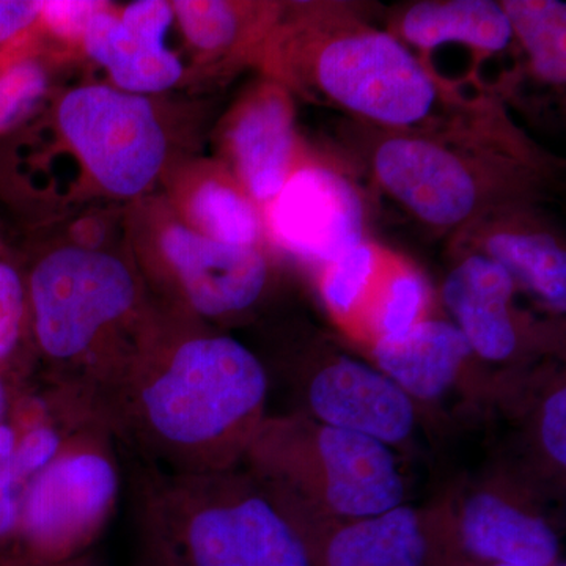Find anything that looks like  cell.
<instances>
[{
  "mask_svg": "<svg viewBox=\"0 0 566 566\" xmlns=\"http://www.w3.org/2000/svg\"><path fill=\"white\" fill-rule=\"evenodd\" d=\"M270 392V371L248 346L156 305L99 420L142 465L211 474L243 464Z\"/></svg>",
  "mask_w": 566,
  "mask_h": 566,
  "instance_id": "6da1fadb",
  "label": "cell"
},
{
  "mask_svg": "<svg viewBox=\"0 0 566 566\" xmlns=\"http://www.w3.org/2000/svg\"><path fill=\"white\" fill-rule=\"evenodd\" d=\"M137 531L150 566H322L314 528L243 464L211 474L142 465Z\"/></svg>",
  "mask_w": 566,
  "mask_h": 566,
  "instance_id": "7a4b0ae2",
  "label": "cell"
},
{
  "mask_svg": "<svg viewBox=\"0 0 566 566\" xmlns=\"http://www.w3.org/2000/svg\"><path fill=\"white\" fill-rule=\"evenodd\" d=\"M25 283L36 378L73 390L99 420V406L136 352L156 305L128 264L95 249L46 253Z\"/></svg>",
  "mask_w": 566,
  "mask_h": 566,
  "instance_id": "3957f363",
  "label": "cell"
},
{
  "mask_svg": "<svg viewBox=\"0 0 566 566\" xmlns=\"http://www.w3.org/2000/svg\"><path fill=\"white\" fill-rule=\"evenodd\" d=\"M243 465L315 532L405 504L411 488L392 447L296 411L268 415Z\"/></svg>",
  "mask_w": 566,
  "mask_h": 566,
  "instance_id": "277c9868",
  "label": "cell"
},
{
  "mask_svg": "<svg viewBox=\"0 0 566 566\" xmlns=\"http://www.w3.org/2000/svg\"><path fill=\"white\" fill-rule=\"evenodd\" d=\"M117 441L103 423L76 431L21 493L0 566H57L85 556L120 497Z\"/></svg>",
  "mask_w": 566,
  "mask_h": 566,
  "instance_id": "5b68a950",
  "label": "cell"
},
{
  "mask_svg": "<svg viewBox=\"0 0 566 566\" xmlns=\"http://www.w3.org/2000/svg\"><path fill=\"white\" fill-rule=\"evenodd\" d=\"M316 87L360 117L409 128L433 111V77L405 44L386 32L352 29L327 36L315 51Z\"/></svg>",
  "mask_w": 566,
  "mask_h": 566,
  "instance_id": "8992f818",
  "label": "cell"
},
{
  "mask_svg": "<svg viewBox=\"0 0 566 566\" xmlns=\"http://www.w3.org/2000/svg\"><path fill=\"white\" fill-rule=\"evenodd\" d=\"M436 502L465 562L520 566L562 562V536L549 513L551 502L502 469L458 483Z\"/></svg>",
  "mask_w": 566,
  "mask_h": 566,
  "instance_id": "52a82bcc",
  "label": "cell"
},
{
  "mask_svg": "<svg viewBox=\"0 0 566 566\" xmlns=\"http://www.w3.org/2000/svg\"><path fill=\"white\" fill-rule=\"evenodd\" d=\"M63 136L106 191L132 197L161 170L167 139L145 96L87 85L63 96Z\"/></svg>",
  "mask_w": 566,
  "mask_h": 566,
  "instance_id": "ba28073f",
  "label": "cell"
},
{
  "mask_svg": "<svg viewBox=\"0 0 566 566\" xmlns=\"http://www.w3.org/2000/svg\"><path fill=\"white\" fill-rule=\"evenodd\" d=\"M293 411L318 422L374 438L405 453L415 444L422 412L374 364L322 349L286 368Z\"/></svg>",
  "mask_w": 566,
  "mask_h": 566,
  "instance_id": "9c48e42d",
  "label": "cell"
},
{
  "mask_svg": "<svg viewBox=\"0 0 566 566\" xmlns=\"http://www.w3.org/2000/svg\"><path fill=\"white\" fill-rule=\"evenodd\" d=\"M486 411L504 416L495 468L547 502L560 497L566 474V382L557 367L513 368L493 379Z\"/></svg>",
  "mask_w": 566,
  "mask_h": 566,
  "instance_id": "30bf717a",
  "label": "cell"
},
{
  "mask_svg": "<svg viewBox=\"0 0 566 566\" xmlns=\"http://www.w3.org/2000/svg\"><path fill=\"white\" fill-rule=\"evenodd\" d=\"M163 253L172 290L167 307L200 322L245 315L266 292L270 270L256 248L219 243L188 227L172 226L163 234Z\"/></svg>",
  "mask_w": 566,
  "mask_h": 566,
  "instance_id": "8fae6325",
  "label": "cell"
},
{
  "mask_svg": "<svg viewBox=\"0 0 566 566\" xmlns=\"http://www.w3.org/2000/svg\"><path fill=\"white\" fill-rule=\"evenodd\" d=\"M371 364L412 401L419 411H438L463 398L485 411L493 379L475 375L476 357L461 331L449 319L428 318L398 335L370 345Z\"/></svg>",
  "mask_w": 566,
  "mask_h": 566,
  "instance_id": "7c38bea8",
  "label": "cell"
},
{
  "mask_svg": "<svg viewBox=\"0 0 566 566\" xmlns=\"http://www.w3.org/2000/svg\"><path fill=\"white\" fill-rule=\"evenodd\" d=\"M315 534L322 566H458L463 560L436 501L405 502Z\"/></svg>",
  "mask_w": 566,
  "mask_h": 566,
  "instance_id": "4fadbf2b",
  "label": "cell"
},
{
  "mask_svg": "<svg viewBox=\"0 0 566 566\" xmlns=\"http://www.w3.org/2000/svg\"><path fill=\"white\" fill-rule=\"evenodd\" d=\"M270 223L283 248L324 266L363 243V200L344 175L307 166L271 200Z\"/></svg>",
  "mask_w": 566,
  "mask_h": 566,
  "instance_id": "5bb4252c",
  "label": "cell"
},
{
  "mask_svg": "<svg viewBox=\"0 0 566 566\" xmlns=\"http://www.w3.org/2000/svg\"><path fill=\"white\" fill-rule=\"evenodd\" d=\"M374 166L382 188L430 226H460L479 208L475 174L460 155L434 140L389 137L376 150Z\"/></svg>",
  "mask_w": 566,
  "mask_h": 566,
  "instance_id": "9a60e30c",
  "label": "cell"
},
{
  "mask_svg": "<svg viewBox=\"0 0 566 566\" xmlns=\"http://www.w3.org/2000/svg\"><path fill=\"white\" fill-rule=\"evenodd\" d=\"M172 7L163 0H140L120 18L98 11L84 33L88 55L109 71L118 87L134 95L167 91L180 81V61L167 50Z\"/></svg>",
  "mask_w": 566,
  "mask_h": 566,
  "instance_id": "2e32d148",
  "label": "cell"
},
{
  "mask_svg": "<svg viewBox=\"0 0 566 566\" xmlns=\"http://www.w3.org/2000/svg\"><path fill=\"white\" fill-rule=\"evenodd\" d=\"M516 290L512 275L483 253L465 256L447 274L442 303L480 363L510 365L523 360Z\"/></svg>",
  "mask_w": 566,
  "mask_h": 566,
  "instance_id": "e0dca14e",
  "label": "cell"
},
{
  "mask_svg": "<svg viewBox=\"0 0 566 566\" xmlns=\"http://www.w3.org/2000/svg\"><path fill=\"white\" fill-rule=\"evenodd\" d=\"M7 423L13 433V464L20 490L39 474L81 428L102 423L73 390L32 378L11 387Z\"/></svg>",
  "mask_w": 566,
  "mask_h": 566,
  "instance_id": "ac0fdd59",
  "label": "cell"
},
{
  "mask_svg": "<svg viewBox=\"0 0 566 566\" xmlns=\"http://www.w3.org/2000/svg\"><path fill=\"white\" fill-rule=\"evenodd\" d=\"M230 148L241 181L253 199L273 200L294 172L293 109L283 93H260L238 112Z\"/></svg>",
  "mask_w": 566,
  "mask_h": 566,
  "instance_id": "d6986e66",
  "label": "cell"
},
{
  "mask_svg": "<svg viewBox=\"0 0 566 566\" xmlns=\"http://www.w3.org/2000/svg\"><path fill=\"white\" fill-rule=\"evenodd\" d=\"M401 33L422 50L463 43L483 52H501L515 39L504 7L491 0L416 3L401 20Z\"/></svg>",
  "mask_w": 566,
  "mask_h": 566,
  "instance_id": "ffe728a7",
  "label": "cell"
},
{
  "mask_svg": "<svg viewBox=\"0 0 566 566\" xmlns=\"http://www.w3.org/2000/svg\"><path fill=\"white\" fill-rule=\"evenodd\" d=\"M483 255L512 275L536 301L557 314L566 311V253L551 234L497 230L486 237Z\"/></svg>",
  "mask_w": 566,
  "mask_h": 566,
  "instance_id": "44dd1931",
  "label": "cell"
},
{
  "mask_svg": "<svg viewBox=\"0 0 566 566\" xmlns=\"http://www.w3.org/2000/svg\"><path fill=\"white\" fill-rule=\"evenodd\" d=\"M430 301V286L419 271L409 264L386 266L382 259L349 331L368 345L405 333L428 318Z\"/></svg>",
  "mask_w": 566,
  "mask_h": 566,
  "instance_id": "7402d4cb",
  "label": "cell"
},
{
  "mask_svg": "<svg viewBox=\"0 0 566 566\" xmlns=\"http://www.w3.org/2000/svg\"><path fill=\"white\" fill-rule=\"evenodd\" d=\"M539 80H566V3L558 0H506L501 3Z\"/></svg>",
  "mask_w": 566,
  "mask_h": 566,
  "instance_id": "603a6c76",
  "label": "cell"
},
{
  "mask_svg": "<svg viewBox=\"0 0 566 566\" xmlns=\"http://www.w3.org/2000/svg\"><path fill=\"white\" fill-rule=\"evenodd\" d=\"M36 371L28 283L14 264L0 260V376L17 387Z\"/></svg>",
  "mask_w": 566,
  "mask_h": 566,
  "instance_id": "cb8c5ba5",
  "label": "cell"
},
{
  "mask_svg": "<svg viewBox=\"0 0 566 566\" xmlns=\"http://www.w3.org/2000/svg\"><path fill=\"white\" fill-rule=\"evenodd\" d=\"M191 216L199 233L219 243L255 248L262 233V222L251 200L219 180L203 182L197 189Z\"/></svg>",
  "mask_w": 566,
  "mask_h": 566,
  "instance_id": "d4e9b609",
  "label": "cell"
},
{
  "mask_svg": "<svg viewBox=\"0 0 566 566\" xmlns=\"http://www.w3.org/2000/svg\"><path fill=\"white\" fill-rule=\"evenodd\" d=\"M381 260L378 249L363 241L323 266L319 285L324 304L348 329L363 307Z\"/></svg>",
  "mask_w": 566,
  "mask_h": 566,
  "instance_id": "484cf974",
  "label": "cell"
},
{
  "mask_svg": "<svg viewBox=\"0 0 566 566\" xmlns=\"http://www.w3.org/2000/svg\"><path fill=\"white\" fill-rule=\"evenodd\" d=\"M48 81L43 69L18 51H0V133L10 132L29 117L43 98Z\"/></svg>",
  "mask_w": 566,
  "mask_h": 566,
  "instance_id": "4316f807",
  "label": "cell"
},
{
  "mask_svg": "<svg viewBox=\"0 0 566 566\" xmlns=\"http://www.w3.org/2000/svg\"><path fill=\"white\" fill-rule=\"evenodd\" d=\"M186 39L203 51H222L240 35L241 20L237 7L219 0H180L174 2Z\"/></svg>",
  "mask_w": 566,
  "mask_h": 566,
  "instance_id": "83f0119b",
  "label": "cell"
},
{
  "mask_svg": "<svg viewBox=\"0 0 566 566\" xmlns=\"http://www.w3.org/2000/svg\"><path fill=\"white\" fill-rule=\"evenodd\" d=\"M21 490L14 475L13 433L10 424L0 423V553L9 545L17 528Z\"/></svg>",
  "mask_w": 566,
  "mask_h": 566,
  "instance_id": "f1b7e54d",
  "label": "cell"
},
{
  "mask_svg": "<svg viewBox=\"0 0 566 566\" xmlns=\"http://www.w3.org/2000/svg\"><path fill=\"white\" fill-rule=\"evenodd\" d=\"M106 9L103 2H43L41 18L52 28V31L63 35H77L84 33L88 21L98 11Z\"/></svg>",
  "mask_w": 566,
  "mask_h": 566,
  "instance_id": "f546056e",
  "label": "cell"
},
{
  "mask_svg": "<svg viewBox=\"0 0 566 566\" xmlns=\"http://www.w3.org/2000/svg\"><path fill=\"white\" fill-rule=\"evenodd\" d=\"M43 2L0 0V51L14 46L18 40L41 18Z\"/></svg>",
  "mask_w": 566,
  "mask_h": 566,
  "instance_id": "4dcf8cb0",
  "label": "cell"
},
{
  "mask_svg": "<svg viewBox=\"0 0 566 566\" xmlns=\"http://www.w3.org/2000/svg\"><path fill=\"white\" fill-rule=\"evenodd\" d=\"M11 386L0 376V423L6 422L9 416Z\"/></svg>",
  "mask_w": 566,
  "mask_h": 566,
  "instance_id": "1f68e13d",
  "label": "cell"
},
{
  "mask_svg": "<svg viewBox=\"0 0 566 566\" xmlns=\"http://www.w3.org/2000/svg\"><path fill=\"white\" fill-rule=\"evenodd\" d=\"M57 566H102L98 562L95 560L91 556V554H85V556H81L74 558V560L66 562V564L57 565Z\"/></svg>",
  "mask_w": 566,
  "mask_h": 566,
  "instance_id": "d6a6232c",
  "label": "cell"
},
{
  "mask_svg": "<svg viewBox=\"0 0 566 566\" xmlns=\"http://www.w3.org/2000/svg\"><path fill=\"white\" fill-rule=\"evenodd\" d=\"M458 566H520V565H506V564H472V562L461 560Z\"/></svg>",
  "mask_w": 566,
  "mask_h": 566,
  "instance_id": "836d02e7",
  "label": "cell"
},
{
  "mask_svg": "<svg viewBox=\"0 0 566 566\" xmlns=\"http://www.w3.org/2000/svg\"><path fill=\"white\" fill-rule=\"evenodd\" d=\"M137 566H150V565L145 564V562H144V560H140V564H139V565H137Z\"/></svg>",
  "mask_w": 566,
  "mask_h": 566,
  "instance_id": "e575fe53",
  "label": "cell"
},
{
  "mask_svg": "<svg viewBox=\"0 0 566 566\" xmlns=\"http://www.w3.org/2000/svg\"><path fill=\"white\" fill-rule=\"evenodd\" d=\"M557 566H566V565L564 564V562H560V564H558Z\"/></svg>",
  "mask_w": 566,
  "mask_h": 566,
  "instance_id": "d590c367",
  "label": "cell"
}]
</instances>
